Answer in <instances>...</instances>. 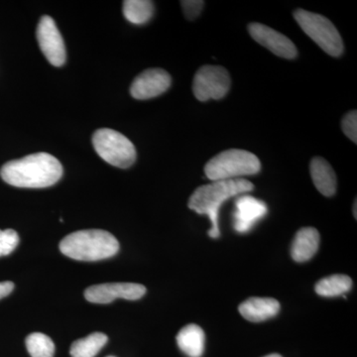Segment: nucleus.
Instances as JSON below:
<instances>
[{"instance_id": "nucleus-1", "label": "nucleus", "mask_w": 357, "mask_h": 357, "mask_svg": "<svg viewBox=\"0 0 357 357\" xmlns=\"http://www.w3.org/2000/svg\"><path fill=\"white\" fill-rule=\"evenodd\" d=\"M0 176L13 187L41 189L60 181L63 166L53 155L41 152L7 162L2 166Z\"/></svg>"}, {"instance_id": "nucleus-2", "label": "nucleus", "mask_w": 357, "mask_h": 357, "mask_svg": "<svg viewBox=\"0 0 357 357\" xmlns=\"http://www.w3.org/2000/svg\"><path fill=\"white\" fill-rule=\"evenodd\" d=\"M255 185L245 178L215 181L211 184L201 185L189 199V208L199 215L210 218L211 229L208 236L218 238L220 236L218 229V211L227 199L252 191Z\"/></svg>"}, {"instance_id": "nucleus-3", "label": "nucleus", "mask_w": 357, "mask_h": 357, "mask_svg": "<svg viewBox=\"0 0 357 357\" xmlns=\"http://www.w3.org/2000/svg\"><path fill=\"white\" fill-rule=\"evenodd\" d=\"M60 250L63 255L79 261H98L116 255L119 243L105 230H79L61 241Z\"/></svg>"}, {"instance_id": "nucleus-4", "label": "nucleus", "mask_w": 357, "mask_h": 357, "mask_svg": "<svg viewBox=\"0 0 357 357\" xmlns=\"http://www.w3.org/2000/svg\"><path fill=\"white\" fill-rule=\"evenodd\" d=\"M260 169L261 164L255 154L245 150L230 149L211 159L204 167V173L215 182L255 175Z\"/></svg>"}, {"instance_id": "nucleus-5", "label": "nucleus", "mask_w": 357, "mask_h": 357, "mask_svg": "<svg viewBox=\"0 0 357 357\" xmlns=\"http://www.w3.org/2000/svg\"><path fill=\"white\" fill-rule=\"evenodd\" d=\"M294 17L303 31L328 55L340 57L344 53V42L340 33L325 16L297 9Z\"/></svg>"}, {"instance_id": "nucleus-6", "label": "nucleus", "mask_w": 357, "mask_h": 357, "mask_svg": "<svg viewBox=\"0 0 357 357\" xmlns=\"http://www.w3.org/2000/svg\"><path fill=\"white\" fill-rule=\"evenodd\" d=\"M93 145L100 158L117 168L128 169L136 160V149L128 137L114 130L102 128L93 135Z\"/></svg>"}, {"instance_id": "nucleus-7", "label": "nucleus", "mask_w": 357, "mask_h": 357, "mask_svg": "<svg viewBox=\"0 0 357 357\" xmlns=\"http://www.w3.org/2000/svg\"><path fill=\"white\" fill-rule=\"evenodd\" d=\"M231 84L229 72L220 66H204L194 77L192 93L199 102L220 100L229 93Z\"/></svg>"}, {"instance_id": "nucleus-8", "label": "nucleus", "mask_w": 357, "mask_h": 357, "mask_svg": "<svg viewBox=\"0 0 357 357\" xmlns=\"http://www.w3.org/2000/svg\"><path fill=\"white\" fill-rule=\"evenodd\" d=\"M36 35L40 49L48 62L54 67H62L67 54L64 40L53 18L43 16L37 26Z\"/></svg>"}, {"instance_id": "nucleus-9", "label": "nucleus", "mask_w": 357, "mask_h": 357, "mask_svg": "<svg viewBox=\"0 0 357 357\" xmlns=\"http://www.w3.org/2000/svg\"><path fill=\"white\" fill-rule=\"evenodd\" d=\"M146 293V288L135 283H105L91 286L84 291V298L95 304H109L117 298L135 301Z\"/></svg>"}, {"instance_id": "nucleus-10", "label": "nucleus", "mask_w": 357, "mask_h": 357, "mask_svg": "<svg viewBox=\"0 0 357 357\" xmlns=\"http://www.w3.org/2000/svg\"><path fill=\"white\" fill-rule=\"evenodd\" d=\"M250 36L258 44L265 47L278 57L294 59L297 57L298 50L295 45L285 35L260 23H251L248 26Z\"/></svg>"}, {"instance_id": "nucleus-11", "label": "nucleus", "mask_w": 357, "mask_h": 357, "mask_svg": "<svg viewBox=\"0 0 357 357\" xmlns=\"http://www.w3.org/2000/svg\"><path fill=\"white\" fill-rule=\"evenodd\" d=\"M170 75L162 69H148L134 79L130 93L136 100H150L165 93L171 86Z\"/></svg>"}, {"instance_id": "nucleus-12", "label": "nucleus", "mask_w": 357, "mask_h": 357, "mask_svg": "<svg viewBox=\"0 0 357 357\" xmlns=\"http://www.w3.org/2000/svg\"><path fill=\"white\" fill-rule=\"evenodd\" d=\"M267 213V206L264 202L244 195L236 199L234 211V227L237 232L244 234L255 227L258 220Z\"/></svg>"}, {"instance_id": "nucleus-13", "label": "nucleus", "mask_w": 357, "mask_h": 357, "mask_svg": "<svg viewBox=\"0 0 357 357\" xmlns=\"http://www.w3.org/2000/svg\"><path fill=\"white\" fill-rule=\"evenodd\" d=\"M238 310L244 319L260 323L274 318L280 311V304L272 298H249L241 304Z\"/></svg>"}, {"instance_id": "nucleus-14", "label": "nucleus", "mask_w": 357, "mask_h": 357, "mask_svg": "<svg viewBox=\"0 0 357 357\" xmlns=\"http://www.w3.org/2000/svg\"><path fill=\"white\" fill-rule=\"evenodd\" d=\"M319 245V234L314 227H304L296 234L291 255L296 262H306L316 255Z\"/></svg>"}, {"instance_id": "nucleus-15", "label": "nucleus", "mask_w": 357, "mask_h": 357, "mask_svg": "<svg viewBox=\"0 0 357 357\" xmlns=\"http://www.w3.org/2000/svg\"><path fill=\"white\" fill-rule=\"evenodd\" d=\"M310 171L312 183L325 197H333L337 192V176L326 160L316 157L312 160Z\"/></svg>"}, {"instance_id": "nucleus-16", "label": "nucleus", "mask_w": 357, "mask_h": 357, "mask_svg": "<svg viewBox=\"0 0 357 357\" xmlns=\"http://www.w3.org/2000/svg\"><path fill=\"white\" fill-rule=\"evenodd\" d=\"M204 331L197 325H188L178 332L177 344L178 349L190 357H201L204 351Z\"/></svg>"}, {"instance_id": "nucleus-17", "label": "nucleus", "mask_w": 357, "mask_h": 357, "mask_svg": "<svg viewBox=\"0 0 357 357\" xmlns=\"http://www.w3.org/2000/svg\"><path fill=\"white\" fill-rule=\"evenodd\" d=\"M352 287V281L347 275H332L321 279L317 283L314 290L321 297H337L349 292Z\"/></svg>"}, {"instance_id": "nucleus-18", "label": "nucleus", "mask_w": 357, "mask_h": 357, "mask_svg": "<svg viewBox=\"0 0 357 357\" xmlns=\"http://www.w3.org/2000/svg\"><path fill=\"white\" fill-rule=\"evenodd\" d=\"M123 15L133 24H145L154 14V3L149 0H126L123 1Z\"/></svg>"}, {"instance_id": "nucleus-19", "label": "nucleus", "mask_w": 357, "mask_h": 357, "mask_svg": "<svg viewBox=\"0 0 357 357\" xmlns=\"http://www.w3.org/2000/svg\"><path fill=\"white\" fill-rule=\"evenodd\" d=\"M107 342L105 333H91L89 337L76 340L70 347V354L72 357H95Z\"/></svg>"}, {"instance_id": "nucleus-20", "label": "nucleus", "mask_w": 357, "mask_h": 357, "mask_svg": "<svg viewBox=\"0 0 357 357\" xmlns=\"http://www.w3.org/2000/svg\"><path fill=\"white\" fill-rule=\"evenodd\" d=\"M26 347L32 357H53L55 344L50 337L41 333H34L26 338Z\"/></svg>"}, {"instance_id": "nucleus-21", "label": "nucleus", "mask_w": 357, "mask_h": 357, "mask_svg": "<svg viewBox=\"0 0 357 357\" xmlns=\"http://www.w3.org/2000/svg\"><path fill=\"white\" fill-rule=\"evenodd\" d=\"M20 236L13 229H0V257L10 255L17 248Z\"/></svg>"}, {"instance_id": "nucleus-22", "label": "nucleus", "mask_w": 357, "mask_h": 357, "mask_svg": "<svg viewBox=\"0 0 357 357\" xmlns=\"http://www.w3.org/2000/svg\"><path fill=\"white\" fill-rule=\"evenodd\" d=\"M342 131L347 137L357 143V112L356 110L349 112L342 121Z\"/></svg>"}, {"instance_id": "nucleus-23", "label": "nucleus", "mask_w": 357, "mask_h": 357, "mask_svg": "<svg viewBox=\"0 0 357 357\" xmlns=\"http://www.w3.org/2000/svg\"><path fill=\"white\" fill-rule=\"evenodd\" d=\"M183 10L188 20H192L198 17L201 11L203 10L204 2L199 0H185L181 1Z\"/></svg>"}, {"instance_id": "nucleus-24", "label": "nucleus", "mask_w": 357, "mask_h": 357, "mask_svg": "<svg viewBox=\"0 0 357 357\" xmlns=\"http://www.w3.org/2000/svg\"><path fill=\"white\" fill-rule=\"evenodd\" d=\"M14 284L10 281L0 282V300L13 292Z\"/></svg>"}, {"instance_id": "nucleus-25", "label": "nucleus", "mask_w": 357, "mask_h": 357, "mask_svg": "<svg viewBox=\"0 0 357 357\" xmlns=\"http://www.w3.org/2000/svg\"><path fill=\"white\" fill-rule=\"evenodd\" d=\"M264 357H282L280 354H269V356H264Z\"/></svg>"}, {"instance_id": "nucleus-26", "label": "nucleus", "mask_w": 357, "mask_h": 357, "mask_svg": "<svg viewBox=\"0 0 357 357\" xmlns=\"http://www.w3.org/2000/svg\"><path fill=\"white\" fill-rule=\"evenodd\" d=\"M354 217L356 218V202L354 203Z\"/></svg>"}]
</instances>
